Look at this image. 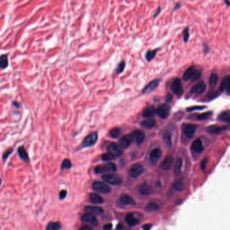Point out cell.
Here are the masks:
<instances>
[{
  "instance_id": "6da1fadb",
  "label": "cell",
  "mask_w": 230,
  "mask_h": 230,
  "mask_svg": "<svg viewBox=\"0 0 230 230\" xmlns=\"http://www.w3.org/2000/svg\"><path fill=\"white\" fill-rule=\"evenodd\" d=\"M107 152L102 156V159L104 161H110L117 159L123 154L122 147L117 143H112L107 147Z\"/></svg>"
},
{
  "instance_id": "7a4b0ae2",
  "label": "cell",
  "mask_w": 230,
  "mask_h": 230,
  "mask_svg": "<svg viewBox=\"0 0 230 230\" xmlns=\"http://www.w3.org/2000/svg\"><path fill=\"white\" fill-rule=\"evenodd\" d=\"M117 170V166L113 163H107V164L98 165L94 168V171L96 174H102L106 172H114Z\"/></svg>"
},
{
  "instance_id": "3957f363",
  "label": "cell",
  "mask_w": 230,
  "mask_h": 230,
  "mask_svg": "<svg viewBox=\"0 0 230 230\" xmlns=\"http://www.w3.org/2000/svg\"><path fill=\"white\" fill-rule=\"evenodd\" d=\"M102 180L112 185H119L122 183V178L120 176L115 174H104L102 176Z\"/></svg>"
},
{
  "instance_id": "277c9868",
  "label": "cell",
  "mask_w": 230,
  "mask_h": 230,
  "mask_svg": "<svg viewBox=\"0 0 230 230\" xmlns=\"http://www.w3.org/2000/svg\"><path fill=\"white\" fill-rule=\"evenodd\" d=\"M92 188L94 190L103 194H108L111 192V188L104 182L95 181L93 182Z\"/></svg>"
},
{
  "instance_id": "5b68a950",
  "label": "cell",
  "mask_w": 230,
  "mask_h": 230,
  "mask_svg": "<svg viewBox=\"0 0 230 230\" xmlns=\"http://www.w3.org/2000/svg\"><path fill=\"white\" fill-rule=\"evenodd\" d=\"M98 140V133L94 132L87 135L82 142V147H90L96 144Z\"/></svg>"
},
{
  "instance_id": "8992f818",
  "label": "cell",
  "mask_w": 230,
  "mask_h": 230,
  "mask_svg": "<svg viewBox=\"0 0 230 230\" xmlns=\"http://www.w3.org/2000/svg\"><path fill=\"white\" fill-rule=\"evenodd\" d=\"M144 172V168L140 164H135L129 170V175L133 178H137Z\"/></svg>"
},
{
  "instance_id": "52a82bcc",
  "label": "cell",
  "mask_w": 230,
  "mask_h": 230,
  "mask_svg": "<svg viewBox=\"0 0 230 230\" xmlns=\"http://www.w3.org/2000/svg\"><path fill=\"white\" fill-rule=\"evenodd\" d=\"M170 112V107L168 104H163L156 109V113L160 118H166L168 117Z\"/></svg>"
},
{
  "instance_id": "ba28073f",
  "label": "cell",
  "mask_w": 230,
  "mask_h": 230,
  "mask_svg": "<svg viewBox=\"0 0 230 230\" xmlns=\"http://www.w3.org/2000/svg\"><path fill=\"white\" fill-rule=\"evenodd\" d=\"M171 90L176 95H181L183 92L181 80L179 78H175L171 84Z\"/></svg>"
},
{
  "instance_id": "9c48e42d",
  "label": "cell",
  "mask_w": 230,
  "mask_h": 230,
  "mask_svg": "<svg viewBox=\"0 0 230 230\" xmlns=\"http://www.w3.org/2000/svg\"><path fill=\"white\" fill-rule=\"evenodd\" d=\"M82 221L84 223L91 224L92 226H96L98 224L97 218H96L94 214L90 213H87L83 215V216L82 217Z\"/></svg>"
},
{
  "instance_id": "30bf717a",
  "label": "cell",
  "mask_w": 230,
  "mask_h": 230,
  "mask_svg": "<svg viewBox=\"0 0 230 230\" xmlns=\"http://www.w3.org/2000/svg\"><path fill=\"white\" fill-rule=\"evenodd\" d=\"M162 157V150L158 147L154 149L149 155V159L152 164H156Z\"/></svg>"
},
{
  "instance_id": "8fae6325",
  "label": "cell",
  "mask_w": 230,
  "mask_h": 230,
  "mask_svg": "<svg viewBox=\"0 0 230 230\" xmlns=\"http://www.w3.org/2000/svg\"><path fill=\"white\" fill-rule=\"evenodd\" d=\"M131 133H132L133 137V141L137 145L141 144L144 141L145 139V134L141 130H135Z\"/></svg>"
},
{
  "instance_id": "7c38bea8",
  "label": "cell",
  "mask_w": 230,
  "mask_h": 230,
  "mask_svg": "<svg viewBox=\"0 0 230 230\" xmlns=\"http://www.w3.org/2000/svg\"><path fill=\"white\" fill-rule=\"evenodd\" d=\"M206 89V84L204 82L201 81L198 83L196 84L195 85L192 87L190 89L191 94H201L205 91Z\"/></svg>"
},
{
  "instance_id": "4fadbf2b",
  "label": "cell",
  "mask_w": 230,
  "mask_h": 230,
  "mask_svg": "<svg viewBox=\"0 0 230 230\" xmlns=\"http://www.w3.org/2000/svg\"><path fill=\"white\" fill-rule=\"evenodd\" d=\"M133 142V137L132 133H129L127 135H124L120 139V146L123 148H128L131 144Z\"/></svg>"
},
{
  "instance_id": "5bb4252c",
  "label": "cell",
  "mask_w": 230,
  "mask_h": 230,
  "mask_svg": "<svg viewBox=\"0 0 230 230\" xmlns=\"http://www.w3.org/2000/svg\"><path fill=\"white\" fill-rule=\"evenodd\" d=\"M138 192L142 195H149L153 193V188L147 183H143L137 187Z\"/></svg>"
},
{
  "instance_id": "9a60e30c",
  "label": "cell",
  "mask_w": 230,
  "mask_h": 230,
  "mask_svg": "<svg viewBox=\"0 0 230 230\" xmlns=\"http://www.w3.org/2000/svg\"><path fill=\"white\" fill-rule=\"evenodd\" d=\"M119 200L120 202L123 205L126 206H134L135 205L136 203L133 197H131L129 195H126V194H123V195H121L119 198Z\"/></svg>"
},
{
  "instance_id": "2e32d148",
  "label": "cell",
  "mask_w": 230,
  "mask_h": 230,
  "mask_svg": "<svg viewBox=\"0 0 230 230\" xmlns=\"http://www.w3.org/2000/svg\"><path fill=\"white\" fill-rule=\"evenodd\" d=\"M159 82L160 79H154L153 81L149 82V83L144 87L143 91H142L143 94H148V93L156 90V87L158 86V85L159 84Z\"/></svg>"
},
{
  "instance_id": "e0dca14e",
  "label": "cell",
  "mask_w": 230,
  "mask_h": 230,
  "mask_svg": "<svg viewBox=\"0 0 230 230\" xmlns=\"http://www.w3.org/2000/svg\"><path fill=\"white\" fill-rule=\"evenodd\" d=\"M196 129H197V125H193V124H188L184 129V133L186 137L188 138L192 137L195 135Z\"/></svg>"
},
{
  "instance_id": "ac0fdd59",
  "label": "cell",
  "mask_w": 230,
  "mask_h": 230,
  "mask_svg": "<svg viewBox=\"0 0 230 230\" xmlns=\"http://www.w3.org/2000/svg\"><path fill=\"white\" fill-rule=\"evenodd\" d=\"M191 147L194 151H196V153H202L204 150V147L203 145V142L201 139H196L193 141L192 143Z\"/></svg>"
},
{
  "instance_id": "d6986e66",
  "label": "cell",
  "mask_w": 230,
  "mask_h": 230,
  "mask_svg": "<svg viewBox=\"0 0 230 230\" xmlns=\"http://www.w3.org/2000/svg\"><path fill=\"white\" fill-rule=\"evenodd\" d=\"M125 221L130 226H135L137 224H138L139 222V219L135 218V216L134 215L133 213H128L125 217Z\"/></svg>"
},
{
  "instance_id": "ffe728a7",
  "label": "cell",
  "mask_w": 230,
  "mask_h": 230,
  "mask_svg": "<svg viewBox=\"0 0 230 230\" xmlns=\"http://www.w3.org/2000/svg\"><path fill=\"white\" fill-rule=\"evenodd\" d=\"M18 154L20 158L23 160L24 162L29 163V156H28L27 151L24 146L22 145L18 147Z\"/></svg>"
},
{
  "instance_id": "44dd1931",
  "label": "cell",
  "mask_w": 230,
  "mask_h": 230,
  "mask_svg": "<svg viewBox=\"0 0 230 230\" xmlns=\"http://www.w3.org/2000/svg\"><path fill=\"white\" fill-rule=\"evenodd\" d=\"M173 162H174V159H173V157L171 156H167L166 158H165L164 161H163L162 164L161 165L162 169L164 170H170L172 166Z\"/></svg>"
},
{
  "instance_id": "7402d4cb",
  "label": "cell",
  "mask_w": 230,
  "mask_h": 230,
  "mask_svg": "<svg viewBox=\"0 0 230 230\" xmlns=\"http://www.w3.org/2000/svg\"><path fill=\"white\" fill-rule=\"evenodd\" d=\"M220 90L221 91L226 90L227 93L230 92V76H227L222 80L220 86Z\"/></svg>"
},
{
  "instance_id": "603a6c76",
  "label": "cell",
  "mask_w": 230,
  "mask_h": 230,
  "mask_svg": "<svg viewBox=\"0 0 230 230\" xmlns=\"http://www.w3.org/2000/svg\"><path fill=\"white\" fill-rule=\"evenodd\" d=\"M84 211H87V213L96 214V215H101L104 213V211L101 207H98V206H86L84 208Z\"/></svg>"
},
{
  "instance_id": "cb8c5ba5",
  "label": "cell",
  "mask_w": 230,
  "mask_h": 230,
  "mask_svg": "<svg viewBox=\"0 0 230 230\" xmlns=\"http://www.w3.org/2000/svg\"><path fill=\"white\" fill-rule=\"evenodd\" d=\"M196 70H197V69H196L195 67H190L189 68H188L187 70H186L184 75H183V79L185 80V81H187L188 79H192V77H193L194 74L195 73Z\"/></svg>"
},
{
  "instance_id": "d4e9b609",
  "label": "cell",
  "mask_w": 230,
  "mask_h": 230,
  "mask_svg": "<svg viewBox=\"0 0 230 230\" xmlns=\"http://www.w3.org/2000/svg\"><path fill=\"white\" fill-rule=\"evenodd\" d=\"M156 114V109L154 106H151V107H147L143 110V117L145 118H151Z\"/></svg>"
},
{
  "instance_id": "484cf974",
  "label": "cell",
  "mask_w": 230,
  "mask_h": 230,
  "mask_svg": "<svg viewBox=\"0 0 230 230\" xmlns=\"http://www.w3.org/2000/svg\"><path fill=\"white\" fill-rule=\"evenodd\" d=\"M226 129V127L223 126H219L216 125H211L209 126V127L206 129V131L209 133L212 134H218L221 133L222 131H225Z\"/></svg>"
},
{
  "instance_id": "4316f807",
  "label": "cell",
  "mask_w": 230,
  "mask_h": 230,
  "mask_svg": "<svg viewBox=\"0 0 230 230\" xmlns=\"http://www.w3.org/2000/svg\"><path fill=\"white\" fill-rule=\"evenodd\" d=\"M90 200L93 204H102L104 202V199L102 196L96 193L90 194Z\"/></svg>"
},
{
  "instance_id": "83f0119b",
  "label": "cell",
  "mask_w": 230,
  "mask_h": 230,
  "mask_svg": "<svg viewBox=\"0 0 230 230\" xmlns=\"http://www.w3.org/2000/svg\"><path fill=\"white\" fill-rule=\"evenodd\" d=\"M182 166V159L181 157H178L176 160V164L174 166V172L176 176L180 175V173H181Z\"/></svg>"
},
{
  "instance_id": "f1b7e54d",
  "label": "cell",
  "mask_w": 230,
  "mask_h": 230,
  "mask_svg": "<svg viewBox=\"0 0 230 230\" xmlns=\"http://www.w3.org/2000/svg\"><path fill=\"white\" fill-rule=\"evenodd\" d=\"M156 123V120L153 119V118H149V119L143 121L141 123V125L145 129H151L155 126Z\"/></svg>"
},
{
  "instance_id": "f546056e",
  "label": "cell",
  "mask_w": 230,
  "mask_h": 230,
  "mask_svg": "<svg viewBox=\"0 0 230 230\" xmlns=\"http://www.w3.org/2000/svg\"><path fill=\"white\" fill-rule=\"evenodd\" d=\"M159 206L157 205L156 203L155 202H150L148 204H147V205L145 207V210L147 212H153L158 210Z\"/></svg>"
},
{
  "instance_id": "4dcf8cb0",
  "label": "cell",
  "mask_w": 230,
  "mask_h": 230,
  "mask_svg": "<svg viewBox=\"0 0 230 230\" xmlns=\"http://www.w3.org/2000/svg\"><path fill=\"white\" fill-rule=\"evenodd\" d=\"M8 58L7 55H2L0 56V68L6 69L8 66Z\"/></svg>"
},
{
  "instance_id": "1f68e13d",
  "label": "cell",
  "mask_w": 230,
  "mask_h": 230,
  "mask_svg": "<svg viewBox=\"0 0 230 230\" xmlns=\"http://www.w3.org/2000/svg\"><path fill=\"white\" fill-rule=\"evenodd\" d=\"M173 188L178 191H182L184 189V182L182 180L180 179L175 181L173 184Z\"/></svg>"
},
{
  "instance_id": "d6a6232c",
  "label": "cell",
  "mask_w": 230,
  "mask_h": 230,
  "mask_svg": "<svg viewBox=\"0 0 230 230\" xmlns=\"http://www.w3.org/2000/svg\"><path fill=\"white\" fill-rule=\"evenodd\" d=\"M218 118L220 121H223V122L230 123V112L226 111V112L221 113L220 115H219Z\"/></svg>"
},
{
  "instance_id": "836d02e7",
  "label": "cell",
  "mask_w": 230,
  "mask_h": 230,
  "mask_svg": "<svg viewBox=\"0 0 230 230\" xmlns=\"http://www.w3.org/2000/svg\"><path fill=\"white\" fill-rule=\"evenodd\" d=\"M60 228V223H59V222H51L46 226V230H59Z\"/></svg>"
},
{
  "instance_id": "e575fe53",
  "label": "cell",
  "mask_w": 230,
  "mask_h": 230,
  "mask_svg": "<svg viewBox=\"0 0 230 230\" xmlns=\"http://www.w3.org/2000/svg\"><path fill=\"white\" fill-rule=\"evenodd\" d=\"M157 49H154V50L147 51L145 53V58L148 61H151L152 59H154L156 55Z\"/></svg>"
},
{
  "instance_id": "d590c367",
  "label": "cell",
  "mask_w": 230,
  "mask_h": 230,
  "mask_svg": "<svg viewBox=\"0 0 230 230\" xmlns=\"http://www.w3.org/2000/svg\"><path fill=\"white\" fill-rule=\"evenodd\" d=\"M219 80V77L218 76V74L215 73H213L210 76V78H209V84H210L211 86H215L218 83Z\"/></svg>"
},
{
  "instance_id": "8d00e7d4",
  "label": "cell",
  "mask_w": 230,
  "mask_h": 230,
  "mask_svg": "<svg viewBox=\"0 0 230 230\" xmlns=\"http://www.w3.org/2000/svg\"><path fill=\"white\" fill-rule=\"evenodd\" d=\"M121 135V129L118 127L114 128L110 131V135L112 138H118Z\"/></svg>"
},
{
  "instance_id": "74e56055",
  "label": "cell",
  "mask_w": 230,
  "mask_h": 230,
  "mask_svg": "<svg viewBox=\"0 0 230 230\" xmlns=\"http://www.w3.org/2000/svg\"><path fill=\"white\" fill-rule=\"evenodd\" d=\"M71 166H72L71 163L70 162V160L68 159H64L63 162H62V164H61L62 169H69L71 168Z\"/></svg>"
},
{
  "instance_id": "f35d334b",
  "label": "cell",
  "mask_w": 230,
  "mask_h": 230,
  "mask_svg": "<svg viewBox=\"0 0 230 230\" xmlns=\"http://www.w3.org/2000/svg\"><path fill=\"white\" fill-rule=\"evenodd\" d=\"M13 151H14V149H13L12 148H10V149H7V150H6V151L4 152L3 155H2V160H3V162H5L6 161L7 159L8 158V157L12 154Z\"/></svg>"
},
{
  "instance_id": "ab89813d",
  "label": "cell",
  "mask_w": 230,
  "mask_h": 230,
  "mask_svg": "<svg viewBox=\"0 0 230 230\" xmlns=\"http://www.w3.org/2000/svg\"><path fill=\"white\" fill-rule=\"evenodd\" d=\"M125 65H126V63H125V62L124 61H121V63L118 65L117 69H116V71H117V73H122V72L124 71V69H125Z\"/></svg>"
},
{
  "instance_id": "60d3db41",
  "label": "cell",
  "mask_w": 230,
  "mask_h": 230,
  "mask_svg": "<svg viewBox=\"0 0 230 230\" xmlns=\"http://www.w3.org/2000/svg\"><path fill=\"white\" fill-rule=\"evenodd\" d=\"M182 35H183V38H184V42H187L188 39H189V37H190L189 28H184V30H183L182 32Z\"/></svg>"
},
{
  "instance_id": "b9f144b4",
  "label": "cell",
  "mask_w": 230,
  "mask_h": 230,
  "mask_svg": "<svg viewBox=\"0 0 230 230\" xmlns=\"http://www.w3.org/2000/svg\"><path fill=\"white\" fill-rule=\"evenodd\" d=\"M212 112H206L205 113L201 114V115H198L197 117V119L198 120H204L206 119V118H209L211 116Z\"/></svg>"
},
{
  "instance_id": "7bdbcfd3",
  "label": "cell",
  "mask_w": 230,
  "mask_h": 230,
  "mask_svg": "<svg viewBox=\"0 0 230 230\" xmlns=\"http://www.w3.org/2000/svg\"><path fill=\"white\" fill-rule=\"evenodd\" d=\"M164 139L165 143H166V145L168 147H170L172 145V139H171V135H170L169 133H167L164 137Z\"/></svg>"
},
{
  "instance_id": "ee69618b",
  "label": "cell",
  "mask_w": 230,
  "mask_h": 230,
  "mask_svg": "<svg viewBox=\"0 0 230 230\" xmlns=\"http://www.w3.org/2000/svg\"><path fill=\"white\" fill-rule=\"evenodd\" d=\"M201 72L200 71H198V69H197V70L196 71L195 73L194 74V76L192 77V79H191V81H192V82L196 81V79H198V78H199V77H201Z\"/></svg>"
},
{
  "instance_id": "f6af8a7d",
  "label": "cell",
  "mask_w": 230,
  "mask_h": 230,
  "mask_svg": "<svg viewBox=\"0 0 230 230\" xmlns=\"http://www.w3.org/2000/svg\"><path fill=\"white\" fill-rule=\"evenodd\" d=\"M207 163H208L207 157H205V158H204L202 160V161H201V170H205Z\"/></svg>"
},
{
  "instance_id": "bcb514c9",
  "label": "cell",
  "mask_w": 230,
  "mask_h": 230,
  "mask_svg": "<svg viewBox=\"0 0 230 230\" xmlns=\"http://www.w3.org/2000/svg\"><path fill=\"white\" fill-rule=\"evenodd\" d=\"M67 196V192L66 190H62L60 193H59V198L60 199H63V198H65V196Z\"/></svg>"
},
{
  "instance_id": "7dc6e473",
  "label": "cell",
  "mask_w": 230,
  "mask_h": 230,
  "mask_svg": "<svg viewBox=\"0 0 230 230\" xmlns=\"http://www.w3.org/2000/svg\"><path fill=\"white\" fill-rule=\"evenodd\" d=\"M205 107H190L188 108L187 109V111H193V110H201V109H203L205 108Z\"/></svg>"
},
{
  "instance_id": "c3c4849f",
  "label": "cell",
  "mask_w": 230,
  "mask_h": 230,
  "mask_svg": "<svg viewBox=\"0 0 230 230\" xmlns=\"http://www.w3.org/2000/svg\"><path fill=\"white\" fill-rule=\"evenodd\" d=\"M160 12H161V7L159 6L158 7H157V9L156 10V13H155V14H154V18H157V16H158V15L160 14Z\"/></svg>"
},
{
  "instance_id": "681fc988",
  "label": "cell",
  "mask_w": 230,
  "mask_h": 230,
  "mask_svg": "<svg viewBox=\"0 0 230 230\" xmlns=\"http://www.w3.org/2000/svg\"><path fill=\"white\" fill-rule=\"evenodd\" d=\"M79 230H94L91 227H90L88 226H84L81 227V228L79 229Z\"/></svg>"
},
{
  "instance_id": "f907efd6",
  "label": "cell",
  "mask_w": 230,
  "mask_h": 230,
  "mask_svg": "<svg viewBox=\"0 0 230 230\" xmlns=\"http://www.w3.org/2000/svg\"><path fill=\"white\" fill-rule=\"evenodd\" d=\"M151 224H145L143 227V230H149L151 228Z\"/></svg>"
},
{
  "instance_id": "816d5d0a",
  "label": "cell",
  "mask_w": 230,
  "mask_h": 230,
  "mask_svg": "<svg viewBox=\"0 0 230 230\" xmlns=\"http://www.w3.org/2000/svg\"><path fill=\"white\" fill-rule=\"evenodd\" d=\"M112 224H107L104 226V230H110L111 228H112Z\"/></svg>"
},
{
  "instance_id": "f5cc1de1",
  "label": "cell",
  "mask_w": 230,
  "mask_h": 230,
  "mask_svg": "<svg viewBox=\"0 0 230 230\" xmlns=\"http://www.w3.org/2000/svg\"><path fill=\"white\" fill-rule=\"evenodd\" d=\"M12 105L14 106V107H15L16 108H20V104L19 102H18L16 101H14L12 102Z\"/></svg>"
},
{
  "instance_id": "db71d44e",
  "label": "cell",
  "mask_w": 230,
  "mask_h": 230,
  "mask_svg": "<svg viewBox=\"0 0 230 230\" xmlns=\"http://www.w3.org/2000/svg\"><path fill=\"white\" fill-rule=\"evenodd\" d=\"M172 99V96L171 94H168L167 97H166V100L168 102H170Z\"/></svg>"
},
{
  "instance_id": "11a10c76",
  "label": "cell",
  "mask_w": 230,
  "mask_h": 230,
  "mask_svg": "<svg viewBox=\"0 0 230 230\" xmlns=\"http://www.w3.org/2000/svg\"><path fill=\"white\" fill-rule=\"evenodd\" d=\"M180 7H181V4H180V2H178V3L176 4V7H175V8H174V10H177L178 8H180Z\"/></svg>"
},
{
  "instance_id": "9f6ffc18",
  "label": "cell",
  "mask_w": 230,
  "mask_h": 230,
  "mask_svg": "<svg viewBox=\"0 0 230 230\" xmlns=\"http://www.w3.org/2000/svg\"><path fill=\"white\" fill-rule=\"evenodd\" d=\"M117 229H120V230H122V229H123V227L122 225H121V224H118V226H117Z\"/></svg>"
},
{
  "instance_id": "6f0895ef",
  "label": "cell",
  "mask_w": 230,
  "mask_h": 230,
  "mask_svg": "<svg viewBox=\"0 0 230 230\" xmlns=\"http://www.w3.org/2000/svg\"><path fill=\"white\" fill-rule=\"evenodd\" d=\"M226 3H227V4H228V6H229V5H230V3H229V2L228 1H227V0H226Z\"/></svg>"
},
{
  "instance_id": "680465c9",
  "label": "cell",
  "mask_w": 230,
  "mask_h": 230,
  "mask_svg": "<svg viewBox=\"0 0 230 230\" xmlns=\"http://www.w3.org/2000/svg\"><path fill=\"white\" fill-rule=\"evenodd\" d=\"M1 179L0 178V186H1Z\"/></svg>"
}]
</instances>
